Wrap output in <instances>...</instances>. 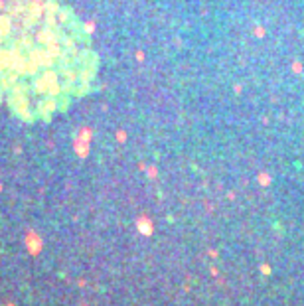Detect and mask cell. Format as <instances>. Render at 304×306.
I'll use <instances>...</instances> for the list:
<instances>
[{"label":"cell","instance_id":"6da1fadb","mask_svg":"<svg viewBox=\"0 0 304 306\" xmlns=\"http://www.w3.org/2000/svg\"><path fill=\"white\" fill-rule=\"evenodd\" d=\"M79 40L48 10L0 22V89L14 107L51 111L75 91Z\"/></svg>","mask_w":304,"mask_h":306}]
</instances>
